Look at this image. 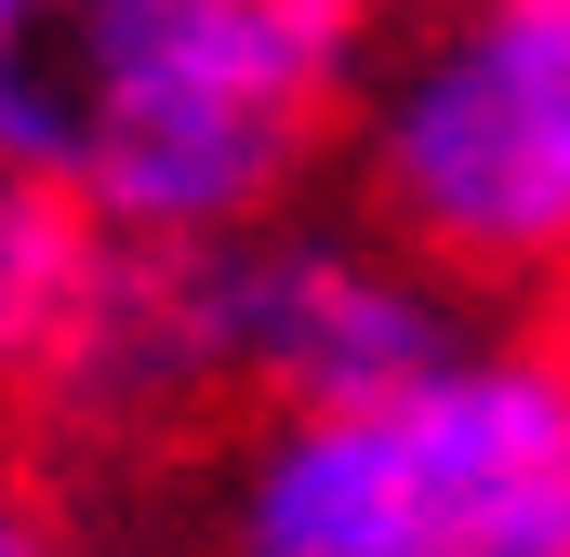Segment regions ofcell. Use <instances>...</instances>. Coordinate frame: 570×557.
<instances>
[{
	"label": "cell",
	"mask_w": 570,
	"mask_h": 557,
	"mask_svg": "<svg viewBox=\"0 0 570 557\" xmlns=\"http://www.w3.org/2000/svg\"><path fill=\"white\" fill-rule=\"evenodd\" d=\"M345 199L478 305H570V0H385Z\"/></svg>",
	"instance_id": "277c9868"
},
{
	"label": "cell",
	"mask_w": 570,
	"mask_h": 557,
	"mask_svg": "<svg viewBox=\"0 0 570 557\" xmlns=\"http://www.w3.org/2000/svg\"><path fill=\"white\" fill-rule=\"evenodd\" d=\"M0 557H80V531H67V505L0 451Z\"/></svg>",
	"instance_id": "8992f818"
},
{
	"label": "cell",
	"mask_w": 570,
	"mask_h": 557,
	"mask_svg": "<svg viewBox=\"0 0 570 557\" xmlns=\"http://www.w3.org/2000/svg\"><path fill=\"white\" fill-rule=\"evenodd\" d=\"M385 0H0V159L107 240H213L318 186Z\"/></svg>",
	"instance_id": "6da1fadb"
},
{
	"label": "cell",
	"mask_w": 570,
	"mask_h": 557,
	"mask_svg": "<svg viewBox=\"0 0 570 557\" xmlns=\"http://www.w3.org/2000/svg\"><path fill=\"white\" fill-rule=\"evenodd\" d=\"M199 557H570V319L491 305L372 399L253 412L213 451Z\"/></svg>",
	"instance_id": "3957f363"
},
{
	"label": "cell",
	"mask_w": 570,
	"mask_h": 557,
	"mask_svg": "<svg viewBox=\"0 0 570 557\" xmlns=\"http://www.w3.org/2000/svg\"><path fill=\"white\" fill-rule=\"evenodd\" d=\"M491 305L399 253L372 213H253L213 240H107L94 305L40 385L80 438H173L199 412H318L451 359Z\"/></svg>",
	"instance_id": "7a4b0ae2"
},
{
	"label": "cell",
	"mask_w": 570,
	"mask_h": 557,
	"mask_svg": "<svg viewBox=\"0 0 570 557\" xmlns=\"http://www.w3.org/2000/svg\"><path fill=\"white\" fill-rule=\"evenodd\" d=\"M94 266H107V226H80L53 186H27L0 159V399H40L80 305H94Z\"/></svg>",
	"instance_id": "5b68a950"
}]
</instances>
